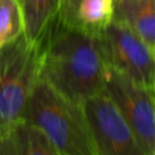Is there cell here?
<instances>
[{
    "mask_svg": "<svg viewBox=\"0 0 155 155\" xmlns=\"http://www.w3.org/2000/svg\"><path fill=\"white\" fill-rule=\"evenodd\" d=\"M107 62L99 35L51 23L41 39L40 78L81 105L104 88Z\"/></svg>",
    "mask_w": 155,
    "mask_h": 155,
    "instance_id": "1",
    "label": "cell"
},
{
    "mask_svg": "<svg viewBox=\"0 0 155 155\" xmlns=\"http://www.w3.org/2000/svg\"><path fill=\"white\" fill-rule=\"evenodd\" d=\"M23 119L38 127L59 155H96L81 107L39 78Z\"/></svg>",
    "mask_w": 155,
    "mask_h": 155,
    "instance_id": "2",
    "label": "cell"
},
{
    "mask_svg": "<svg viewBox=\"0 0 155 155\" xmlns=\"http://www.w3.org/2000/svg\"><path fill=\"white\" fill-rule=\"evenodd\" d=\"M41 40L30 42L22 34L0 47V131L23 119L40 78Z\"/></svg>",
    "mask_w": 155,
    "mask_h": 155,
    "instance_id": "3",
    "label": "cell"
},
{
    "mask_svg": "<svg viewBox=\"0 0 155 155\" xmlns=\"http://www.w3.org/2000/svg\"><path fill=\"white\" fill-rule=\"evenodd\" d=\"M80 107L96 155H145L104 88Z\"/></svg>",
    "mask_w": 155,
    "mask_h": 155,
    "instance_id": "4",
    "label": "cell"
},
{
    "mask_svg": "<svg viewBox=\"0 0 155 155\" xmlns=\"http://www.w3.org/2000/svg\"><path fill=\"white\" fill-rule=\"evenodd\" d=\"M104 90L133 131L145 155H155L154 90L107 65Z\"/></svg>",
    "mask_w": 155,
    "mask_h": 155,
    "instance_id": "5",
    "label": "cell"
},
{
    "mask_svg": "<svg viewBox=\"0 0 155 155\" xmlns=\"http://www.w3.org/2000/svg\"><path fill=\"white\" fill-rule=\"evenodd\" d=\"M99 38L108 67L154 90L155 52L127 24L113 18Z\"/></svg>",
    "mask_w": 155,
    "mask_h": 155,
    "instance_id": "6",
    "label": "cell"
},
{
    "mask_svg": "<svg viewBox=\"0 0 155 155\" xmlns=\"http://www.w3.org/2000/svg\"><path fill=\"white\" fill-rule=\"evenodd\" d=\"M113 17V0H61L56 18L70 28L99 35Z\"/></svg>",
    "mask_w": 155,
    "mask_h": 155,
    "instance_id": "7",
    "label": "cell"
},
{
    "mask_svg": "<svg viewBox=\"0 0 155 155\" xmlns=\"http://www.w3.org/2000/svg\"><path fill=\"white\" fill-rule=\"evenodd\" d=\"M0 155H59L46 136L24 119L0 131Z\"/></svg>",
    "mask_w": 155,
    "mask_h": 155,
    "instance_id": "8",
    "label": "cell"
},
{
    "mask_svg": "<svg viewBox=\"0 0 155 155\" xmlns=\"http://www.w3.org/2000/svg\"><path fill=\"white\" fill-rule=\"evenodd\" d=\"M114 19L127 24L155 52V0H113Z\"/></svg>",
    "mask_w": 155,
    "mask_h": 155,
    "instance_id": "9",
    "label": "cell"
},
{
    "mask_svg": "<svg viewBox=\"0 0 155 155\" xmlns=\"http://www.w3.org/2000/svg\"><path fill=\"white\" fill-rule=\"evenodd\" d=\"M24 23L23 35L30 42H40L56 19L61 0H18Z\"/></svg>",
    "mask_w": 155,
    "mask_h": 155,
    "instance_id": "10",
    "label": "cell"
},
{
    "mask_svg": "<svg viewBox=\"0 0 155 155\" xmlns=\"http://www.w3.org/2000/svg\"><path fill=\"white\" fill-rule=\"evenodd\" d=\"M24 31L18 0H0V47L12 42Z\"/></svg>",
    "mask_w": 155,
    "mask_h": 155,
    "instance_id": "11",
    "label": "cell"
}]
</instances>
